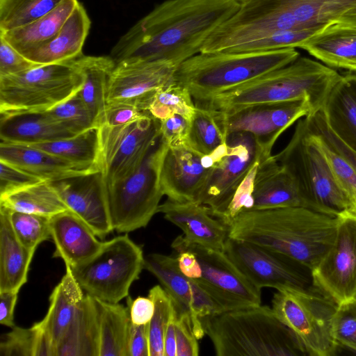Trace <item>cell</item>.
Returning <instances> with one entry per match:
<instances>
[{"instance_id": "1", "label": "cell", "mask_w": 356, "mask_h": 356, "mask_svg": "<svg viewBox=\"0 0 356 356\" xmlns=\"http://www.w3.org/2000/svg\"><path fill=\"white\" fill-rule=\"evenodd\" d=\"M240 5L238 0H166L121 36L109 56L115 64L167 60L178 67L200 53Z\"/></svg>"}, {"instance_id": "2", "label": "cell", "mask_w": 356, "mask_h": 356, "mask_svg": "<svg viewBox=\"0 0 356 356\" xmlns=\"http://www.w3.org/2000/svg\"><path fill=\"white\" fill-rule=\"evenodd\" d=\"M339 218L302 207L250 210L229 227V237L285 254L312 270L334 242Z\"/></svg>"}, {"instance_id": "3", "label": "cell", "mask_w": 356, "mask_h": 356, "mask_svg": "<svg viewBox=\"0 0 356 356\" xmlns=\"http://www.w3.org/2000/svg\"><path fill=\"white\" fill-rule=\"evenodd\" d=\"M341 77L333 68L299 56L287 65L195 105L230 115L255 105L305 100L312 114L322 110L329 92Z\"/></svg>"}, {"instance_id": "4", "label": "cell", "mask_w": 356, "mask_h": 356, "mask_svg": "<svg viewBox=\"0 0 356 356\" xmlns=\"http://www.w3.org/2000/svg\"><path fill=\"white\" fill-rule=\"evenodd\" d=\"M218 356H304L296 334L268 306L227 311L201 319Z\"/></svg>"}, {"instance_id": "5", "label": "cell", "mask_w": 356, "mask_h": 356, "mask_svg": "<svg viewBox=\"0 0 356 356\" xmlns=\"http://www.w3.org/2000/svg\"><path fill=\"white\" fill-rule=\"evenodd\" d=\"M300 56L296 48L266 51L199 53L181 63L175 82L201 102L282 67Z\"/></svg>"}, {"instance_id": "6", "label": "cell", "mask_w": 356, "mask_h": 356, "mask_svg": "<svg viewBox=\"0 0 356 356\" xmlns=\"http://www.w3.org/2000/svg\"><path fill=\"white\" fill-rule=\"evenodd\" d=\"M273 157L294 179L305 208L336 218L353 216L305 118L298 120L288 144Z\"/></svg>"}, {"instance_id": "7", "label": "cell", "mask_w": 356, "mask_h": 356, "mask_svg": "<svg viewBox=\"0 0 356 356\" xmlns=\"http://www.w3.org/2000/svg\"><path fill=\"white\" fill-rule=\"evenodd\" d=\"M83 83L74 60L0 77V113L47 111L76 95Z\"/></svg>"}, {"instance_id": "8", "label": "cell", "mask_w": 356, "mask_h": 356, "mask_svg": "<svg viewBox=\"0 0 356 356\" xmlns=\"http://www.w3.org/2000/svg\"><path fill=\"white\" fill-rule=\"evenodd\" d=\"M144 260L141 247L126 233L104 241L96 254L71 270L86 294L118 303L129 296L131 284L144 268Z\"/></svg>"}, {"instance_id": "9", "label": "cell", "mask_w": 356, "mask_h": 356, "mask_svg": "<svg viewBox=\"0 0 356 356\" xmlns=\"http://www.w3.org/2000/svg\"><path fill=\"white\" fill-rule=\"evenodd\" d=\"M297 337L307 355L332 356L339 345L333 335L337 305L318 290H277L271 307Z\"/></svg>"}, {"instance_id": "10", "label": "cell", "mask_w": 356, "mask_h": 356, "mask_svg": "<svg viewBox=\"0 0 356 356\" xmlns=\"http://www.w3.org/2000/svg\"><path fill=\"white\" fill-rule=\"evenodd\" d=\"M166 144L160 138L140 166L130 176L106 184L113 229L127 234L145 227L157 213L164 195L159 168Z\"/></svg>"}, {"instance_id": "11", "label": "cell", "mask_w": 356, "mask_h": 356, "mask_svg": "<svg viewBox=\"0 0 356 356\" xmlns=\"http://www.w3.org/2000/svg\"><path fill=\"white\" fill-rule=\"evenodd\" d=\"M213 165L196 202L207 206L219 218L236 189L255 163L266 157L255 138L246 132H233L209 154Z\"/></svg>"}, {"instance_id": "12", "label": "cell", "mask_w": 356, "mask_h": 356, "mask_svg": "<svg viewBox=\"0 0 356 356\" xmlns=\"http://www.w3.org/2000/svg\"><path fill=\"white\" fill-rule=\"evenodd\" d=\"M171 246L177 252L188 250L195 254L200 266V277L195 281L223 312L261 305V289L245 276L224 251L188 242L182 235L177 236Z\"/></svg>"}, {"instance_id": "13", "label": "cell", "mask_w": 356, "mask_h": 356, "mask_svg": "<svg viewBox=\"0 0 356 356\" xmlns=\"http://www.w3.org/2000/svg\"><path fill=\"white\" fill-rule=\"evenodd\" d=\"M160 121L150 115L119 126L99 127L100 168L106 185L133 174L160 138Z\"/></svg>"}, {"instance_id": "14", "label": "cell", "mask_w": 356, "mask_h": 356, "mask_svg": "<svg viewBox=\"0 0 356 356\" xmlns=\"http://www.w3.org/2000/svg\"><path fill=\"white\" fill-rule=\"evenodd\" d=\"M224 252L259 289L317 290L312 269L285 254L229 237Z\"/></svg>"}, {"instance_id": "15", "label": "cell", "mask_w": 356, "mask_h": 356, "mask_svg": "<svg viewBox=\"0 0 356 356\" xmlns=\"http://www.w3.org/2000/svg\"><path fill=\"white\" fill-rule=\"evenodd\" d=\"M316 289L337 305L356 297V218H339L333 243L312 270Z\"/></svg>"}, {"instance_id": "16", "label": "cell", "mask_w": 356, "mask_h": 356, "mask_svg": "<svg viewBox=\"0 0 356 356\" xmlns=\"http://www.w3.org/2000/svg\"><path fill=\"white\" fill-rule=\"evenodd\" d=\"M213 111L226 136L233 132L252 134L266 157L272 155L274 144L285 130L312 112L305 100L255 105L230 115Z\"/></svg>"}, {"instance_id": "17", "label": "cell", "mask_w": 356, "mask_h": 356, "mask_svg": "<svg viewBox=\"0 0 356 356\" xmlns=\"http://www.w3.org/2000/svg\"><path fill=\"white\" fill-rule=\"evenodd\" d=\"M144 268L159 280L175 306L190 314L198 339L205 334L201 319L222 312L220 305L193 280L179 268L175 257L152 253L145 257Z\"/></svg>"}, {"instance_id": "18", "label": "cell", "mask_w": 356, "mask_h": 356, "mask_svg": "<svg viewBox=\"0 0 356 356\" xmlns=\"http://www.w3.org/2000/svg\"><path fill=\"white\" fill-rule=\"evenodd\" d=\"M177 67L167 60H127L115 64L108 79L107 103H129L147 113L154 92L175 83Z\"/></svg>"}, {"instance_id": "19", "label": "cell", "mask_w": 356, "mask_h": 356, "mask_svg": "<svg viewBox=\"0 0 356 356\" xmlns=\"http://www.w3.org/2000/svg\"><path fill=\"white\" fill-rule=\"evenodd\" d=\"M275 30H321L356 6V0H253Z\"/></svg>"}, {"instance_id": "20", "label": "cell", "mask_w": 356, "mask_h": 356, "mask_svg": "<svg viewBox=\"0 0 356 356\" xmlns=\"http://www.w3.org/2000/svg\"><path fill=\"white\" fill-rule=\"evenodd\" d=\"M50 183L68 209L83 220L98 238L104 239L114 230L101 171Z\"/></svg>"}, {"instance_id": "21", "label": "cell", "mask_w": 356, "mask_h": 356, "mask_svg": "<svg viewBox=\"0 0 356 356\" xmlns=\"http://www.w3.org/2000/svg\"><path fill=\"white\" fill-rule=\"evenodd\" d=\"M210 169L204 163V155L188 145H166L159 168L163 195L177 202H196Z\"/></svg>"}, {"instance_id": "22", "label": "cell", "mask_w": 356, "mask_h": 356, "mask_svg": "<svg viewBox=\"0 0 356 356\" xmlns=\"http://www.w3.org/2000/svg\"><path fill=\"white\" fill-rule=\"evenodd\" d=\"M157 213L180 228L186 241L224 251L229 227L220 219L214 218L207 206L168 198L160 204Z\"/></svg>"}, {"instance_id": "23", "label": "cell", "mask_w": 356, "mask_h": 356, "mask_svg": "<svg viewBox=\"0 0 356 356\" xmlns=\"http://www.w3.org/2000/svg\"><path fill=\"white\" fill-rule=\"evenodd\" d=\"M53 257L62 259L65 268H73L96 254L103 245L91 228L70 210L50 218Z\"/></svg>"}, {"instance_id": "24", "label": "cell", "mask_w": 356, "mask_h": 356, "mask_svg": "<svg viewBox=\"0 0 356 356\" xmlns=\"http://www.w3.org/2000/svg\"><path fill=\"white\" fill-rule=\"evenodd\" d=\"M0 160L49 182L101 171L77 165L33 146L3 142L0 144Z\"/></svg>"}, {"instance_id": "25", "label": "cell", "mask_w": 356, "mask_h": 356, "mask_svg": "<svg viewBox=\"0 0 356 356\" xmlns=\"http://www.w3.org/2000/svg\"><path fill=\"white\" fill-rule=\"evenodd\" d=\"M304 207L294 179L271 155L260 161L254 178L251 210Z\"/></svg>"}, {"instance_id": "26", "label": "cell", "mask_w": 356, "mask_h": 356, "mask_svg": "<svg viewBox=\"0 0 356 356\" xmlns=\"http://www.w3.org/2000/svg\"><path fill=\"white\" fill-rule=\"evenodd\" d=\"M73 136L47 111L1 113V142L29 145Z\"/></svg>"}, {"instance_id": "27", "label": "cell", "mask_w": 356, "mask_h": 356, "mask_svg": "<svg viewBox=\"0 0 356 356\" xmlns=\"http://www.w3.org/2000/svg\"><path fill=\"white\" fill-rule=\"evenodd\" d=\"M90 27L83 5L77 4L59 31L47 42L24 56L39 65L67 62L83 54L82 49Z\"/></svg>"}, {"instance_id": "28", "label": "cell", "mask_w": 356, "mask_h": 356, "mask_svg": "<svg viewBox=\"0 0 356 356\" xmlns=\"http://www.w3.org/2000/svg\"><path fill=\"white\" fill-rule=\"evenodd\" d=\"M300 48L330 67L356 72V28L333 22Z\"/></svg>"}, {"instance_id": "29", "label": "cell", "mask_w": 356, "mask_h": 356, "mask_svg": "<svg viewBox=\"0 0 356 356\" xmlns=\"http://www.w3.org/2000/svg\"><path fill=\"white\" fill-rule=\"evenodd\" d=\"M321 111L330 129L356 152V72L341 75Z\"/></svg>"}, {"instance_id": "30", "label": "cell", "mask_w": 356, "mask_h": 356, "mask_svg": "<svg viewBox=\"0 0 356 356\" xmlns=\"http://www.w3.org/2000/svg\"><path fill=\"white\" fill-rule=\"evenodd\" d=\"M55 356H99L97 303L86 294L55 349Z\"/></svg>"}, {"instance_id": "31", "label": "cell", "mask_w": 356, "mask_h": 356, "mask_svg": "<svg viewBox=\"0 0 356 356\" xmlns=\"http://www.w3.org/2000/svg\"><path fill=\"white\" fill-rule=\"evenodd\" d=\"M35 252L19 241L6 209L0 207V292H19L27 282Z\"/></svg>"}, {"instance_id": "32", "label": "cell", "mask_w": 356, "mask_h": 356, "mask_svg": "<svg viewBox=\"0 0 356 356\" xmlns=\"http://www.w3.org/2000/svg\"><path fill=\"white\" fill-rule=\"evenodd\" d=\"M86 293L73 275L66 271L49 297L47 312L40 323L56 346L70 325Z\"/></svg>"}, {"instance_id": "33", "label": "cell", "mask_w": 356, "mask_h": 356, "mask_svg": "<svg viewBox=\"0 0 356 356\" xmlns=\"http://www.w3.org/2000/svg\"><path fill=\"white\" fill-rule=\"evenodd\" d=\"M79 3L78 0H64L47 15L22 27L0 32V36L24 55L49 41L59 31Z\"/></svg>"}, {"instance_id": "34", "label": "cell", "mask_w": 356, "mask_h": 356, "mask_svg": "<svg viewBox=\"0 0 356 356\" xmlns=\"http://www.w3.org/2000/svg\"><path fill=\"white\" fill-rule=\"evenodd\" d=\"M74 60L83 76V83L77 95L99 127L107 105L109 76L115 63L110 56L82 55Z\"/></svg>"}, {"instance_id": "35", "label": "cell", "mask_w": 356, "mask_h": 356, "mask_svg": "<svg viewBox=\"0 0 356 356\" xmlns=\"http://www.w3.org/2000/svg\"><path fill=\"white\" fill-rule=\"evenodd\" d=\"M95 300L99 310V356H129V307Z\"/></svg>"}, {"instance_id": "36", "label": "cell", "mask_w": 356, "mask_h": 356, "mask_svg": "<svg viewBox=\"0 0 356 356\" xmlns=\"http://www.w3.org/2000/svg\"><path fill=\"white\" fill-rule=\"evenodd\" d=\"M0 206L49 218L70 210L49 181H42L0 197Z\"/></svg>"}, {"instance_id": "37", "label": "cell", "mask_w": 356, "mask_h": 356, "mask_svg": "<svg viewBox=\"0 0 356 356\" xmlns=\"http://www.w3.org/2000/svg\"><path fill=\"white\" fill-rule=\"evenodd\" d=\"M29 145L77 165L101 170L99 127L69 138Z\"/></svg>"}, {"instance_id": "38", "label": "cell", "mask_w": 356, "mask_h": 356, "mask_svg": "<svg viewBox=\"0 0 356 356\" xmlns=\"http://www.w3.org/2000/svg\"><path fill=\"white\" fill-rule=\"evenodd\" d=\"M12 328L0 343V356H54V344L40 321Z\"/></svg>"}, {"instance_id": "39", "label": "cell", "mask_w": 356, "mask_h": 356, "mask_svg": "<svg viewBox=\"0 0 356 356\" xmlns=\"http://www.w3.org/2000/svg\"><path fill=\"white\" fill-rule=\"evenodd\" d=\"M195 108L188 90L175 82L154 92L147 104V111L159 121L174 114H179L191 121Z\"/></svg>"}, {"instance_id": "40", "label": "cell", "mask_w": 356, "mask_h": 356, "mask_svg": "<svg viewBox=\"0 0 356 356\" xmlns=\"http://www.w3.org/2000/svg\"><path fill=\"white\" fill-rule=\"evenodd\" d=\"M64 0H0V32L25 26L50 13Z\"/></svg>"}, {"instance_id": "41", "label": "cell", "mask_w": 356, "mask_h": 356, "mask_svg": "<svg viewBox=\"0 0 356 356\" xmlns=\"http://www.w3.org/2000/svg\"><path fill=\"white\" fill-rule=\"evenodd\" d=\"M191 121L188 145L203 155H209L226 141L215 112L196 106Z\"/></svg>"}, {"instance_id": "42", "label": "cell", "mask_w": 356, "mask_h": 356, "mask_svg": "<svg viewBox=\"0 0 356 356\" xmlns=\"http://www.w3.org/2000/svg\"><path fill=\"white\" fill-rule=\"evenodd\" d=\"M307 128L324 154L332 175L356 213V172L348 161L333 147L316 128L309 124L305 117Z\"/></svg>"}, {"instance_id": "43", "label": "cell", "mask_w": 356, "mask_h": 356, "mask_svg": "<svg viewBox=\"0 0 356 356\" xmlns=\"http://www.w3.org/2000/svg\"><path fill=\"white\" fill-rule=\"evenodd\" d=\"M321 30L270 31L244 40L226 52L266 51L289 47L300 48L305 41Z\"/></svg>"}, {"instance_id": "44", "label": "cell", "mask_w": 356, "mask_h": 356, "mask_svg": "<svg viewBox=\"0 0 356 356\" xmlns=\"http://www.w3.org/2000/svg\"><path fill=\"white\" fill-rule=\"evenodd\" d=\"M148 296L154 303V314L148 323L149 356H164L165 335L174 302L161 285L151 288Z\"/></svg>"}, {"instance_id": "45", "label": "cell", "mask_w": 356, "mask_h": 356, "mask_svg": "<svg viewBox=\"0 0 356 356\" xmlns=\"http://www.w3.org/2000/svg\"><path fill=\"white\" fill-rule=\"evenodd\" d=\"M3 208L15 236L26 248L35 251L41 243L51 238L49 217Z\"/></svg>"}, {"instance_id": "46", "label": "cell", "mask_w": 356, "mask_h": 356, "mask_svg": "<svg viewBox=\"0 0 356 356\" xmlns=\"http://www.w3.org/2000/svg\"><path fill=\"white\" fill-rule=\"evenodd\" d=\"M47 111L74 135L99 127L77 93Z\"/></svg>"}, {"instance_id": "47", "label": "cell", "mask_w": 356, "mask_h": 356, "mask_svg": "<svg viewBox=\"0 0 356 356\" xmlns=\"http://www.w3.org/2000/svg\"><path fill=\"white\" fill-rule=\"evenodd\" d=\"M332 330L339 346L356 353V298L337 305Z\"/></svg>"}, {"instance_id": "48", "label": "cell", "mask_w": 356, "mask_h": 356, "mask_svg": "<svg viewBox=\"0 0 356 356\" xmlns=\"http://www.w3.org/2000/svg\"><path fill=\"white\" fill-rule=\"evenodd\" d=\"M259 162L255 163L250 169L236 189L225 211L218 218L229 227L239 214L252 209L254 182Z\"/></svg>"}, {"instance_id": "49", "label": "cell", "mask_w": 356, "mask_h": 356, "mask_svg": "<svg viewBox=\"0 0 356 356\" xmlns=\"http://www.w3.org/2000/svg\"><path fill=\"white\" fill-rule=\"evenodd\" d=\"M42 181H45L0 160V197Z\"/></svg>"}, {"instance_id": "50", "label": "cell", "mask_w": 356, "mask_h": 356, "mask_svg": "<svg viewBox=\"0 0 356 356\" xmlns=\"http://www.w3.org/2000/svg\"><path fill=\"white\" fill-rule=\"evenodd\" d=\"M175 307L177 356H197L199 355L198 339L193 330L191 317L189 314L181 312L175 306Z\"/></svg>"}, {"instance_id": "51", "label": "cell", "mask_w": 356, "mask_h": 356, "mask_svg": "<svg viewBox=\"0 0 356 356\" xmlns=\"http://www.w3.org/2000/svg\"><path fill=\"white\" fill-rule=\"evenodd\" d=\"M38 65L0 36V77L19 74Z\"/></svg>"}, {"instance_id": "52", "label": "cell", "mask_w": 356, "mask_h": 356, "mask_svg": "<svg viewBox=\"0 0 356 356\" xmlns=\"http://www.w3.org/2000/svg\"><path fill=\"white\" fill-rule=\"evenodd\" d=\"M191 120L174 114L160 121V135L168 146L188 145Z\"/></svg>"}, {"instance_id": "53", "label": "cell", "mask_w": 356, "mask_h": 356, "mask_svg": "<svg viewBox=\"0 0 356 356\" xmlns=\"http://www.w3.org/2000/svg\"><path fill=\"white\" fill-rule=\"evenodd\" d=\"M148 115H150L136 105L125 102H109L106 106L101 124L119 126Z\"/></svg>"}, {"instance_id": "54", "label": "cell", "mask_w": 356, "mask_h": 356, "mask_svg": "<svg viewBox=\"0 0 356 356\" xmlns=\"http://www.w3.org/2000/svg\"><path fill=\"white\" fill-rule=\"evenodd\" d=\"M309 124L319 131L333 147L348 161L356 172V152L346 145L328 127L322 111L305 117Z\"/></svg>"}, {"instance_id": "55", "label": "cell", "mask_w": 356, "mask_h": 356, "mask_svg": "<svg viewBox=\"0 0 356 356\" xmlns=\"http://www.w3.org/2000/svg\"><path fill=\"white\" fill-rule=\"evenodd\" d=\"M128 353L129 356H149L148 323L136 325L131 322Z\"/></svg>"}, {"instance_id": "56", "label": "cell", "mask_w": 356, "mask_h": 356, "mask_svg": "<svg viewBox=\"0 0 356 356\" xmlns=\"http://www.w3.org/2000/svg\"><path fill=\"white\" fill-rule=\"evenodd\" d=\"M127 303L132 323L145 325L149 323L154 314V303L149 296H139L134 300L129 298Z\"/></svg>"}, {"instance_id": "57", "label": "cell", "mask_w": 356, "mask_h": 356, "mask_svg": "<svg viewBox=\"0 0 356 356\" xmlns=\"http://www.w3.org/2000/svg\"><path fill=\"white\" fill-rule=\"evenodd\" d=\"M18 297L17 291L0 292V323L13 327L14 312Z\"/></svg>"}, {"instance_id": "58", "label": "cell", "mask_w": 356, "mask_h": 356, "mask_svg": "<svg viewBox=\"0 0 356 356\" xmlns=\"http://www.w3.org/2000/svg\"><path fill=\"white\" fill-rule=\"evenodd\" d=\"M179 268L187 277L197 280L200 277V266L195 254L188 250L177 252L176 257Z\"/></svg>"}, {"instance_id": "59", "label": "cell", "mask_w": 356, "mask_h": 356, "mask_svg": "<svg viewBox=\"0 0 356 356\" xmlns=\"http://www.w3.org/2000/svg\"><path fill=\"white\" fill-rule=\"evenodd\" d=\"M175 318L176 311L174 305V309L168 325L165 335L164 356H177V347L175 332Z\"/></svg>"}, {"instance_id": "60", "label": "cell", "mask_w": 356, "mask_h": 356, "mask_svg": "<svg viewBox=\"0 0 356 356\" xmlns=\"http://www.w3.org/2000/svg\"><path fill=\"white\" fill-rule=\"evenodd\" d=\"M337 22L356 28V6L346 11Z\"/></svg>"}, {"instance_id": "61", "label": "cell", "mask_w": 356, "mask_h": 356, "mask_svg": "<svg viewBox=\"0 0 356 356\" xmlns=\"http://www.w3.org/2000/svg\"><path fill=\"white\" fill-rule=\"evenodd\" d=\"M240 3H241L242 1H245V0H238Z\"/></svg>"}, {"instance_id": "62", "label": "cell", "mask_w": 356, "mask_h": 356, "mask_svg": "<svg viewBox=\"0 0 356 356\" xmlns=\"http://www.w3.org/2000/svg\"><path fill=\"white\" fill-rule=\"evenodd\" d=\"M354 216L356 218V213L355 214V216Z\"/></svg>"}, {"instance_id": "63", "label": "cell", "mask_w": 356, "mask_h": 356, "mask_svg": "<svg viewBox=\"0 0 356 356\" xmlns=\"http://www.w3.org/2000/svg\"><path fill=\"white\" fill-rule=\"evenodd\" d=\"M356 298V297H355Z\"/></svg>"}]
</instances>
